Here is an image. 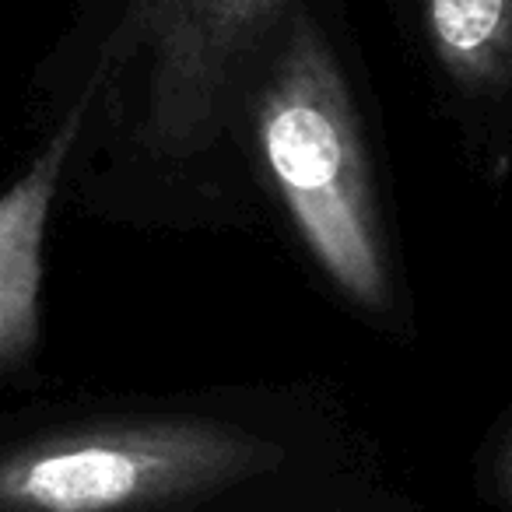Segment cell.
<instances>
[{"label": "cell", "mask_w": 512, "mask_h": 512, "mask_svg": "<svg viewBox=\"0 0 512 512\" xmlns=\"http://www.w3.org/2000/svg\"><path fill=\"white\" fill-rule=\"evenodd\" d=\"M256 148L302 242L362 309H386L383 225L358 113L327 36L309 15L278 32L249 88Z\"/></svg>", "instance_id": "6da1fadb"}, {"label": "cell", "mask_w": 512, "mask_h": 512, "mask_svg": "<svg viewBox=\"0 0 512 512\" xmlns=\"http://www.w3.org/2000/svg\"><path fill=\"white\" fill-rule=\"evenodd\" d=\"M439 71L460 92L512 102V0H418Z\"/></svg>", "instance_id": "5b68a950"}, {"label": "cell", "mask_w": 512, "mask_h": 512, "mask_svg": "<svg viewBox=\"0 0 512 512\" xmlns=\"http://www.w3.org/2000/svg\"><path fill=\"white\" fill-rule=\"evenodd\" d=\"M292 0H127L109 64H144L137 137L158 158L211 151L260 74Z\"/></svg>", "instance_id": "3957f363"}, {"label": "cell", "mask_w": 512, "mask_h": 512, "mask_svg": "<svg viewBox=\"0 0 512 512\" xmlns=\"http://www.w3.org/2000/svg\"><path fill=\"white\" fill-rule=\"evenodd\" d=\"M495 484H498V491H502V498L509 502V509H512V425H509V432H505L502 446H498Z\"/></svg>", "instance_id": "8992f818"}, {"label": "cell", "mask_w": 512, "mask_h": 512, "mask_svg": "<svg viewBox=\"0 0 512 512\" xmlns=\"http://www.w3.org/2000/svg\"><path fill=\"white\" fill-rule=\"evenodd\" d=\"M81 127H85V102H78L53 130L25 176L0 193V376L15 369L39 337L46 221Z\"/></svg>", "instance_id": "277c9868"}, {"label": "cell", "mask_w": 512, "mask_h": 512, "mask_svg": "<svg viewBox=\"0 0 512 512\" xmlns=\"http://www.w3.org/2000/svg\"><path fill=\"white\" fill-rule=\"evenodd\" d=\"M281 460L278 442L228 421H99L0 449V512H172Z\"/></svg>", "instance_id": "7a4b0ae2"}]
</instances>
